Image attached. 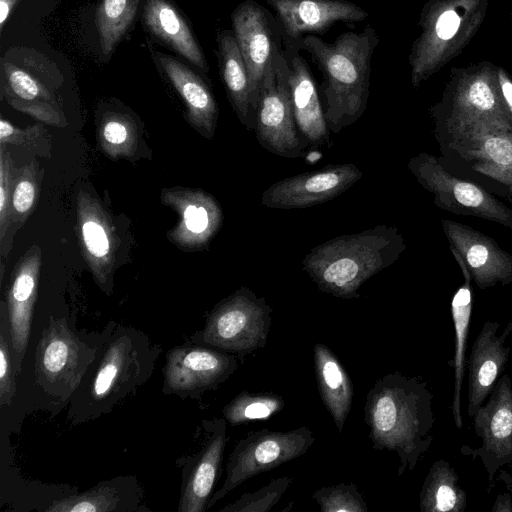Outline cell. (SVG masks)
<instances>
[{"mask_svg":"<svg viewBox=\"0 0 512 512\" xmlns=\"http://www.w3.org/2000/svg\"><path fill=\"white\" fill-rule=\"evenodd\" d=\"M492 512H511L512 498L509 494H499L491 509Z\"/></svg>","mask_w":512,"mask_h":512,"instance_id":"cell-43","label":"cell"},{"mask_svg":"<svg viewBox=\"0 0 512 512\" xmlns=\"http://www.w3.org/2000/svg\"><path fill=\"white\" fill-rule=\"evenodd\" d=\"M45 131L41 125H35L26 129L15 127L9 121L2 118L0 120V144L8 145H24L28 148H37L40 140L43 139L41 134Z\"/></svg>","mask_w":512,"mask_h":512,"instance_id":"cell-39","label":"cell"},{"mask_svg":"<svg viewBox=\"0 0 512 512\" xmlns=\"http://www.w3.org/2000/svg\"><path fill=\"white\" fill-rule=\"evenodd\" d=\"M41 268V250L30 248L20 259L7 291V325L17 368L26 352Z\"/></svg>","mask_w":512,"mask_h":512,"instance_id":"cell-22","label":"cell"},{"mask_svg":"<svg viewBox=\"0 0 512 512\" xmlns=\"http://www.w3.org/2000/svg\"><path fill=\"white\" fill-rule=\"evenodd\" d=\"M140 0H101L95 15L100 48L109 56L130 29Z\"/></svg>","mask_w":512,"mask_h":512,"instance_id":"cell-30","label":"cell"},{"mask_svg":"<svg viewBox=\"0 0 512 512\" xmlns=\"http://www.w3.org/2000/svg\"><path fill=\"white\" fill-rule=\"evenodd\" d=\"M143 21L153 36L203 72L208 71L204 53L193 32L168 0H146Z\"/></svg>","mask_w":512,"mask_h":512,"instance_id":"cell-25","label":"cell"},{"mask_svg":"<svg viewBox=\"0 0 512 512\" xmlns=\"http://www.w3.org/2000/svg\"><path fill=\"white\" fill-rule=\"evenodd\" d=\"M287 78L297 128L309 145L319 147L329 140V129L310 66L296 42H284Z\"/></svg>","mask_w":512,"mask_h":512,"instance_id":"cell-21","label":"cell"},{"mask_svg":"<svg viewBox=\"0 0 512 512\" xmlns=\"http://www.w3.org/2000/svg\"><path fill=\"white\" fill-rule=\"evenodd\" d=\"M441 226L450 250L460 256L472 281L480 289L512 283V255L494 239L449 219H443Z\"/></svg>","mask_w":512,"mask_h":512,"instance_id":"cell-16","label":"cell"},{"mask_svg":"<svg viewBox=\"0 0 512 512\" xmlns=\"http://www.w3.org/2000/svg\"><path fill=\"white\" fill-rule=\"evenodd\" d=\"M62 77L49 60L36 54L11 56L1 60V92L17 110L41 122L65 125L66 121L56 98Z\"/></svg>","mask_w":512,"mask_h":512,"instance_id":"cell-9","label":"cell"},{"mask_svg":"<svg viewBox=\"0 0 512 512\" xmlns=\"http://www.w3.org/2000/svg\"><path fill=\"white\" fill-rule=\"evenodd\" d=\"M38 163H31L16 169L11 198V226L24 223L32 213L39 191Z\"/></svg>","mask_w":512,"mask_h":512,"instance_id":"cell-34","label":"cell"},{"mask_svg":"<svg viewBox=\"0 0 512 512\" xmlns=\"http://www.w3.org/2000/svg\"><path fill=\"white\" fill-rule=\"evenodd\" d=\"M451 252L464 278V283L455 292L451 301V315L455 330V351L453 359L449 362V365L454 368L455 379L452 402L453 419L457 428H461L463 424L461 415V392L464 373L467 368L466 347L473 308L471 287L473 281L460 256L454 251Z\"/></svg>","mask_w":512,"mask_h":512,"instance_id":"cell-28","label":"cell"},{"mask_svg":"<svg viewBox=\"0 0 512 512\" xmlns=\"http://www.w3.org/2000/svg\"><path fill=\"white\" fill-rule=\"evenodd\" d=\"M232 30L245 61L251 105L255 113L264 74L283 48V32L276 16L255 0L241 2L231 14Z\"/></svg>","mask_w":512,"mask_h":512,"instance_id":"cell-12","label":"cell"},{"mask_svg":"<svg viewBox=\"0 0 512 512\" xmlns=\"http://www.w3.org/2000/svg\"><path fill=\"white\" fill-rule=\"evenodd\" d=\"M417 182L433 196L434 204L445 211L491 221L512 230V208L488 190L446 170L439 158L425 152L407 164Z\"/></svg>","mask_w":512,"mask_h":512,"instance_id":"cell-7","label":"cell"},{"mask_svg":"<svg viewBox=\"0 0 512 512\" xmlns=\"http://www.w3.org/2000/svg\"><path fill=\"white\" fill-rule=\"evenodd\" d=\"M498 79L503 102L512 118V82L503 72H499Z\"/></svg>","mask_w":512,"mask_h":512,"instance_id":"cell-41","label":"cell"},{"mask_svg":"<svg viewBox=\"0 0 512 512\" xmlns=\"http://www.w3.org/2000/svg\"><path fill=\"white\" fill-rule=\"evenodd\" d=\"M77 222L82 254L95 281L104 289L120 249L117 227L102 204L84 191L77 196Z\"/></svg>","mask_w":512,"mask_h":512,"instance_id":"cell-18","label":"cell"},{"mask_svg":"<svg viewBox=\"0 0 512 512\" xmlns=\"http://www.w3.org/2000/svg\"><path fill=\"white\" fill-rule=\"evenodd\" d=\"M162 201L180 216V222L167 235L183 249H203L221 228L222 209L212 195L202 190H165Z\"/></svg>","mask_w":512,"mask_h":512,"instance_id":"cell-19","label":"cell"},{"mask_svg":"<svg viewBox=\"0 0 512 512\" xmlns=\"http://www.w3.org/2000/svg\"><path fill=\"white\" fill-rule=\"evenodd\" d=\"M96 350L82 342L65 319L50 317L36 349L35 371L44 390L67 399L80 386Z\"/></svg>","mask_w":512,"mask_h":512,"instance_id":"cell-11","label":"cell"},{"mask_svg":"<svg viewBox=\"0 0 512 512\" xmlns=\"http://www.w3.org/2000/svg\"><path fill=\"white\" fill-rule=\"evenodd\" d=\"M0 334V402L9 405L15 393V382L12 374L11 340L5 336L4 327Z\"/></svg>","mask_w":512,"mask_h":512,"instance_id":"cell-38","label":"cell"},{"mask_svg":"<svg viewBox=\"0 0 512 512\" xmlns=\"http://www.w3.org/2000/svg\"><path fill=\"white\" fill-rule=\"evenodd\" d=\"M275 11L284 42L326 33L338 22H359L369 13L348 0H265Z\"/></svg>","mask_w":512,"mask_h":512,"instance_id":"cell-17","label":"cell"},{"mask_svg":"<svg viewBox=\"0 0 512 512\" xmlns=\"http://www.w3.org/2000/svg\"><path fill=\"white\" fill-rule=\"evenodd\" d=\"M314 442L313 433L306 426L289 431L263 428L250 432L234 446L223 485L211 495L207 509L251 477L303 456Z\"/></svg>","mask_w":512,"mask_h":512,"instance_id":"cell-8","label":"cell"},{"mask_svg":"<svg viewBox=\"0 0 512 512\" xmlns=\"http://www.w3.org/2000/svg\"><path fill=\"white\" fill-rule=\"evenodd\" d=\"M99 140L111 157H128L136 148V126L126 115L108 113L99 127Z\"/></svg>","mask_w":512,"mask_h":512,"instance_id":"cell-33","label":"cell"},{"mask_svg":"<svg viewBox=\"0 0 512 512\" xmlns=\"http://www.w3.org/2000/svg\"><path fill=\"white\" fill-rule=\"evenodd\" d=\"M254 131L259 144L277 156L301 157L309 146L295 122L283 48L264 74Z\"/></svg>","mask_w":512,"mask_h":512,"instance_id":"cell-10","label":"cell"},{"mask_svg":"<svg viewBox=\"0 0 512 512\" xmlns=\"http://www.w3.org/2000/svg\"><path fill=\"white\" fill-rule=\"evenodd\" d=\"M500 324L486 321L476 337L469 358L467 412L472 417L484 404L502 376L510 354L506 339L512 333V321L498 334Z\"/></svg>","mask_w":512,"mask_h":512,"instance_id":"cell-20","label":"cell"},{"mask_svg":"<svg viewBox=\"0 0 512 512\" xmlns=\"http://www.w3.org/2000/svg\"><path fill=\"white\" fill-rule=\"evenodd\" d=\"M488 400L471 417L481 446L476 450L491 489L496 472L512 464V381L502 375Z\"/></svg>","mask_w":512,"mask_h":512,"instance_id":"cell-15","label":"cell"},{"mask_svg":"<svg viewBox=\"0 0 512 512\" xmlns=\"http://www.w3.org/2000/svg\"><path fill=\"white\" fill-rule=\"evenodd\" d=\"M437 143L446 170L512 204L511 130L478 123Z\"/></svg>","mask_w":512,"mask_h":512,"instance_id":"cell-4","label":"cell"},{"mask_svg":"<svg viewBox=\"0 0 512 512\" xmlns=\"http://www.w3.org/2000/svg\"><path fill=\"white\" fill-rule=\"evenodd\" d=\"M364 420L372 447L396 453L402 476L415 469L433 442V395L418 377L385 374L367 393Z\"/></svg>","mask_w":512,"mask_h":512,"instance_id":"cell-1","label":"cell"},{"mask_svg":"<svg viewBox=\"0 0 512 512\" xmlns=\"http://www.w3.org/2000/svg\"><path fill=\"white\" fill-rule=\"evenodd\" d=\"M291 483L292 478L288 476L273 479L256 491L241 495L219 512H268L280 501Z\"/></svg>","mask_w":512,"mask_h":512,"instance_id":"cell-36","label":"cell"},{"mask_svg":"<svg viewBox=\"0 0 512 512\" xmlns=\"http://www.w3.org/2000/svg\"><path fill=\"white\" fill-rule=\"evenodd\" d=\"M457 471L443 459L430 467L420 494L421 512H463L467 507V494L459 483Z\"/></svg>","mask_w":512,"mask_h":512,"instance_id":"cell-29","label":"cell"},{"mask_svg":"<svg viewBox=\"0 0 512 512\" xmlns=\"http://www.w3.org/2000/svg\"><path fill=\"white\" fill-rule=\"evenodd\" d=\"M321 512H367L362 493L353 483L321 487L312 494Z\"/></svg>","mask_w":512,"mask_h":512,"instance_id":"cell-35","label":"cell"},{"mask_svg":"<svg viewBox=\"0 0 512 512\" xmlns=\"http://www.w3.org/2000/svg\"><path fill=\"white\" fill-rule=\"evenodd\" d=\"M379 42L378 33L371 25L361 31H344L332 43L316 35H306L296 42L322 74L320 92L330 132L340 133L365 112L371 61Z\"/></svg>","mask_w":512,"mask_h":512,"instance_id":"cell-2","label":"cell"},{"mask_svg":"<svg viewBox=\"0 0 512 512\" xmlns=\"http://www.w3.org/2000/svg\"><path fill=\"white\" fill-rule=\"evenodd\" d=\"M363 176L353 163L330 164L279 180L262 193L261 205L272 209H303L330 201Z\"/></svg>","mask_w":512,"mask_h":512,"instance_id":"cell-14","label":"cell"},{"mask_svg":"<svg viewBox=\"0 0 512 512\" xmlns=\"http://www.w3.org/2000/svg\"><path fill=\"white\" fill-rule=\"evenodd\" d=\"M155 57L183 99L190 124L205 138L211 139L217 126L218 107L209 86L177 59L162 53H156Z\"/></svg>","mask_w":512,"mask_h":512,"instance_id":"cell-24","label":"cell"},{"mask_svg":"<svg viewBox=\"0 0 512 512\" xmlns=\"http://www.w3.org/2000/svg\"><path fill=\"white\" fill-rule=\"evenodd\" d=\"M313 361L321 400L341 433L353 401L351 379L340 360L323 343L314 345Z\"/></svg>","mask_w":512,"mask_h":512,"instance_id":"cell-26","label":"cell"},{"mask_svg":"<svg viewBox=\"0 0 512 512\" xmlns=\"http://www.w3.org/2000/svg\"><path fill=\"white\" fill-rule=\"evenodd\" d=\"M271 315L264 297L240 287L214 306L194 340L243 359L266 345Z\"/></svg>","mask_w":512,"mask_h":512,"instance_id":"cell-6","label":"cell"},{"mask_svg":"<svg viewBox=\"0 0 512 512\" xmlns=\"http://www.w3.org/2000/svg\"><path fill=\"white\" fill-rule=\"evenodd\" d=\"M218 64L230 104L248 130L255 128V113L251 105L248 71L233 30L217 35Z\"/></svg>","mask_w":512,"mask_h":512,"instance_id":"cell-27","label":"cell"},{"mask_svg":"<svg viewBox=\"0 0 512 512\" xmlns=\"http://www.w3.org/2000/svg\"><path fill=\"white\" fill-rule=\"evenodd\" d=\"M152 354L144 335L119 329L105 345L86 387L78 389L71 408H83L87 418L106 412L146 381L153 370Z\"/></svg>","mask_w":512,"mask_h":512,"instance_id":"cell-5","label":"cell"},{"mask_svg":"<svg viewBox=\"0 0 512 512\" xmlns=\"http://www.w3.org/2000/svg\"><path fill=\"white\" fill-rule=\"evenodd\" d=\"M241 361L235 354L205 345L174 347L166 357L163 392L197 397L225 382Z\"/></svg>","mask_w":512,"mask_h":512,"instance_id":"cell-13","label":"cell"},{"mask_svg":"<svg viewBox=\"0 0 512 512\" xmlns=\"http://www.w3.org/2000/svg\"><path fill=\"white\" fill-rule=\"evenodd\" d=\"M21 0H0V29L3 27L11 15L13 9Z\"/></svg>","mask_w":512,"mask_h":512,"instance_id":"cell-42","label":"cell"},{"mask_svg":"<svg viewBox=\"0 0 512 512\" xmlns=\"http://www.w3.org/2000/svg\"><path fill=\"white\" fill-rule=\"evenodd\" d=\"M284 399L275 393L241 391L224 408L225 420L235 426L266 419L284 409Z\"/></svg>","mask_w":512,"mask_h":512,"instance_id":"cell-32","label":"cell"},{"mask_svg":"<svg viewBox=\"0 0 512 512\" xmlns=\"http://www.w3.org/2000/svg\"><path fill=\"white\" fill-rule=\"evenodd\" d=\"M16 172L10 151L6 145L0 147V242H4L11 228V198L13 179Z\"/></svg>","mask_w":512,"mask_h":512,"instance_id":"cell-37","label":"cell"},{"mask_svg":"<svg viewBox=\"0 0 512 512\" xmlns=\"http://www.w3.org/2000/svg\"><path fill=\"white\" fill-rule=\"evenodd\" d=\"M406 247L395 226L381 224L313 247L302 269L320 291L345 300L358 298L361 286L394 264Z\"/></svg>","mask_w":512,"mask_h":512,"instance_id":"cell-3","label":"cell"},{"mask_svg":"<svg viewBox=\"0 0 512 512\" xmlns=\"http://www.w3.org/2000/svg\"><path fill=\"white\" fill-rule=\"evenodd\" d=\"M226 424L224 417L204 421L206 438L183 479L178 512H203L207 509L223 460Z\"/></svg>","mask_w":512,"mask_h":512,"instance_id":"cell-23","label":"cell"},{"mask_svg":"<svg viewBox=\"0 0 512 512\" xmlns=\"http://www.w3.org/2000/svg\"><path fill=\"white\" fill-rule=\"evenodd\" d=\"M460 24V18L453 10L443 12L435 24V34L438 38L445 40L452 38Z\"/></svg>","mask_w":512,"mask_h":512,"instance_id":"cell-40","label":"cell"},{"mask_svg":"<svg viewBox=\"0 0 512 512\" xmlns=\"http://www.w3.org/2000/svg\"><path fill=\"white\" fill-rule=\"evenodd\" d=\"M123 480H110L98 484L79 495L54 501L48 508L50 512H112L127 510L124 502Z\"/></svg>","mask_w":512,"mask_h":512,"instance_id":"cell-31","label":"cell"}]
</instances>
